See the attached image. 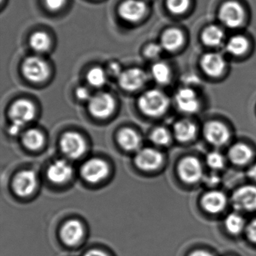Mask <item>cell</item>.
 I'll return each mask as SVG.
<instances>
[{"mask_svg": "<svg viewBox=\"0 0 256 256\" xmlns=\"http://www.w3.org/2000/svg\"><path fill=\"white\" fill-rule=\"evenodd\" d=\"M178 175L182 182L188 184H196L203 178L202 163L196 157H184L178 166Z\"/></svg>", "mask_w": 256, "mask_h": 256, "instance_id": "4", "label": "cell"}, {"mask_svg": "<svg viewBox=\"0 0 256 256\" xmlns=\"http://www.w3.org/2000/svg\"><path fill=\"white\" fill-rule=\"evenodd\" d=\"M22 72L26 80L32 83H42L48 78L49 67L47 62L36 56L26 58L22 65Z\"/></svg>", "mask_w": 256, "mask_h": 256, "instance_id": "3", "label": "cell"}, {"mask_svg": "<svg viewBox=\"0 0 256 256\" xmlns=\"http://www.w3.org/2000/svg\"><path fill=\"white\" fill-rule=\"evenodd\" d=\"M232 204L236 210H256V186L247 185L240 187L232 194Z\"/></svg>", "mask_w": 256, "mask_h": 256, "instance_id": "5", "label": "cell"}, {"mask_svg": "<svg viewBox=\"0 0 256 256\" xmlns=\"http://www.w3.org/2000/svg\"><path fill=\"white\" fill-rule=\"evenodd\" d=\"M67 0H44L46 7L50 11H58L65 6Z\"/></svg>", "mask_w": 256, "mask_h": 256, "instance_id": "35", "label": "cell"}, {"mask_svg": "<svg viewBox=\"0 0 256 256\" xmlns=\"http://www.w3.org/2000/svg\"><path fill=\"white\" fill-rule=\"evenodd\" d=\"M203 132L206 142L214 146H222L230 138V132L227 126L220 121L206 122L204 126Z\"/></svg>", "mask_w": 256, "mask_h": 256, "instance_id": "8", "label": "cell"}, {"mask_svg": "<svg viewBox=\"0 0 256 256\" xmlns=\"http://www.w3.org/2000/svg\"><path fill=\"white\" fill-rule=\"evenodd\" d=\"M227 202V197L222 192L214 190L204 194L200 204L206 212L216 214L222 212L224 209Z\"/></svg>", "mask_w": 256, "mask_h": 256, "instance_id": "16", "label": "cell"}, {"mask_svg": "<svg viewBox=\"0 0 256 256\" xmlns=\"http://www.w3.org/2000/svg\"><path fill=\"white\" fill-rule=\"evenodd\" d=\"M50 37L46 32L38 31L34 32L30 38V46L31 48L38 53L47 52L50 48Z\"/></svg>", "mask_w": 256, "mask_h": 256, "instance_id": "24", "label": "cell"}, {"mask_svg": "<svg viewBox=\"0 0 256 256\" xmlns=\"http://www.w3.org/2000/svg\"><path fill=\"white\" fill-rule=\"evenodd\" d=\"M118 142L126 150H137L142 144V138L134 130L126 128L121 130L118 134Z\"/></svg>", "mask_w": 256, "mask_h": 256, "instance_id": "22", "label": "cell"}, {"mask_svg": "<svg viewBox=\"0 0 256 256\" xmlns=\"http://www.w3.org/2000/svg\"><path fill=\"white\" fill-rule=\"evenodd\" d=\"M246 230L247 238L248 240L256 244V218L248 223Z\"/></svg>", "mask_w": 256, "mask_h": 256, "instance_id": "36", "label": "cell"}, {"mask_svg": "<svg viewBox=\"0 0 256 256\" xmlns=\"http://www.w3.org/2000/svg\"><path fill=\"white\" fill-rule=\"evenodd\" d=\"M84 256H108L104 252L98 250H92L88 252Z\"/></svg>", "mask_w": 256, "mask_h": 256, "instance_id": "39", "label": "cell"}, {"mask_svg": "<svg viewBox=\"0 0 256 256\" xmlns=\"http://www.w3.org/2000/svg\"><path fill=\"white\" fill-rule=\"evenodd\" d=\"M206 162L208 166L210 168L214 169V170H220L224 166V158L221 154L220 152H211L208 154L206 157Z\"/></svg>", "mask_w": 256, "mask_h": 256, "instance_id": "32", "label": "cell"}, {"mask_svg": "<svg viewBox=\"0 0 256 256\" xmlns=\"http://www.w3.org/2000/svg\"><path fill=\"white\" fill-rule=\"evenodd\" d=\"M188 256H212L210 253L204 250H196L193 252Z\"/></svg>", "mask_w": 256, "mask_h": 256, "instance_id": "41", "label": "cell"}, {"mask_svg": "<svg viewBox=\"0 0 256 256\" xmlns=\"http://www.w3.org/2000/svg\"><path fill=\"white\" fill-rule=\"evenodd\" d=\"M202 66L206 74L211 77H218L222 73L226 64L221 55L208 54L202 60Z\"/></svg>", "mask_w": 256, "mask_h": 256, "instance_id": "19", "label": "cell"}, {"mask_svg": "<svg viewBox=\"0 0 256 256\" xmlns=\"http://www.w3.org/2000/svg\"><path fill=\"white\" fill-rule=\"evenodd\" d=\"M36 186V174L34 170H31L19 172L13 181L14 192L22 197H26L32 194L35 191Z\"/></svg>", "mask_w": 256, "mask_h": 256, "instance_id": "14", "label": "cell"}, {"mask_svg": "<svg viewBox=\"0 0 256 256\" xmlns=\"http://www.w3.org/2000/svg\"><path fill=\"white\" fill-rule=\"evenodd\" d=\"M220 18L228 28H238L244 22V10L238 2L234 1L226 2L220 8Z\"/></svg>", "mask_w": 256, "mask_h": 256, "instance_id": "11", "label": "cell"}, {"mask_svg": "<svg viewBox=\"0 0 256 256\" xmlns=\"http://www.w3.org/2000/svg\"><path fill=\"white\" fill-rule=\"evenodd\" d=\"M248 176L253 180L256 181V164L250 168L248 170Z\"/></svg>", "mask_w": 256, "mask_h": 256, "instance_id": "42", "label": "cell"}, {"mask_svg": "<svg viewBox=\"0 0 256 256\" xmlns=\"http://www.w3.org/2000/svg\"><path fill=\"white\" fill-rule=\"evenodd\" d=\"M224 227L230 234L238 235L244 230L245 221L239 214L232 212L228 215L224 220Z\"/></svg>", "mask_w": 256, "mask_h": 256, "instance_id": "27", "label": "cell"}, {"mask_svg": "<svg viewBox=\"0 0 256 256\" xmlns=\"http://www.w3.org/2000/svg\"><path fill=\"white\" fill-rule=\"evenodd\" d=\"M122 72L120 65L118 62H113L109 64L108 73L112 77L119 78Z\"/></svg>", "mask_w": 256, "mask_h": 256, "instance_id": "37", "label": "cell"}, {"mask_svg": "<svg viewBox=\"0 0 256 256\" xmlns=\"http://www.w3.org/2000/svg\"><path fill=\"white\" fill-rule=\"evenodd\" d=\"M61 238L68 246H74L78 244L84 235V228L78 220H73L66 222L61 229Z\"/></svg>", "mask_w": 256, "mask_h": 256, "instance_id": "17", "label": "cell"}, {"mask_svg": "<svg viewBox=\"0 0 256 256\" xmlns=\"http://www.w3.org/2000/svg\"><path fill=\"white\" fill-rule=\"evenodd\" d=\"M205 181H206V184H209V185H214V184H218V181H220V178L216 176V175H211V176H208V178L205 179Z\"/></svg>", "mask_w": 256, "mask_h": 256, "instance_id": "40", "label": "cell"}, {"mask_svg": "<svg viewBox=\"0 0 256 256\" xmlns=\"http://www.w3.org/2000/svg\"><path fill=\"white\" fill-rule=\"evenodd\" d=\"M36 107L32 102L19 100L13 103L10 110L12 125L8 132L11 136H17L22 128L32 120L36 116Z\"/></svg>", "mask_w": 256, "mask_h": 256, "instance_id": "1", "label": "cell"}, {"mask_svg": "<svg viewBox=\"0 0 256 256\" xmlns=\"http://www.w3.org/2000/svg\"><path fill=\"white\" fill-rule=\"evenodd\" d=\"M71 164L64 160H56L48 169V178L54 184H64L72 176Z\"/></svg>", "mask_w": 256, "mask_h": 256, "instance_id": "18", "label": "cell"}, {"mask_svg": "<svg viewBox=\"0 0 256 256\" xmlns=\"http://www.w3.org/2000/svg\"><path fill=\"white\" fill-rule=\"evenodd\" d=\"M146 12V4L142 0H125L118 8L121 18L130 23L139 22Z\"/></svg>", "mask_w": 256, "mask_h": 256, "instance_id": "10", "label": "cell"}, {"mask_svg": "<svg viewBox=\"0 0 256 256\" xmlns=\"http://www.w3.org/2000/svg\"><path fill=\"white\" fill-rule=\"evenodd\" d=\"M162 47V46L157 44H150L146 46L144 50V54L146 58L150 59H154V58H158L161 54Z\"/></svg>", "mask_w": 256, "mask_h": 256, "instance_id": "34", "label": "cell"}, {"mask_svg": "<svg viewBox=\"0 0 256 256\" xmlns=\"http://www.w3.org/2000/svg\"><path fill=\"white\" fill-rule=\"evenodd\" d=\"M175 102L178 108L186 114H194L200 107L197 94L190 88L179 90L175 96Z\"/></svg>", "mask_w": 256, "mask_h": 256, "instance_id": "15", "label": "cell"}, {"mask_svg": "<svg viewBox=\"0 0 256 256\" xmlns=\"http://www.w3.org/2000/svg\"><path fill=\"white\" fill-rule=\"evenodd\" d=\"M76 96L79 100L82 101H90L91 98V94L88 89L84 86H80V88H78L76 90Z\"/></svg>", "mask_w": 256, "mask_h": 256, "instance_id": "38", "label": "cell"}, {"mask_svg": "<svg viewBox=\"0 0 256 256\" xmlns=\"http://www.w3.org/2000/svg\"><path fill=\"white\" fill-rule=\"evenodd\" d=\"M253 152L248 145L236 143L230 146L228 151L229 160L236 166H244L252 158Z\"/></svg>", "mask_w": 256, "mask_h": 256, "instance_id": "21", "label": "cell"}, {"mask_svg": "<svg viewBox=\"0 0 256 256\" xmlns=\"http://www.w3.org/2000/svg\"><path fill=\"white\" fill-rule=\"evenodd\" d=\"M151 74L154 80L160 84H166L170 80V68L164 62H156L151 68Z\"/></svg>", "mask_w": 256, "mask_h": 256, "instance_id": "29", "label": "cell"}, {"mask_svg": "<svg viewBox=\"0 0 256 256\" xmlns=\"http://www.w3.org/2000/svg\"><path fill=\"white\" fill-rule=\"evenodd\" d=\"M184 40L182 32L179 30L172 28L164 31L162 36L161 46L168 52H174L182 46Z\"/></svg>", "mask_w": 256, "mask_h": 256, "instance_id": "23", "label": "cell"}, {"mask_svg": "<svg viewBox=\"0 0 256 256\" xmlns=\"http://www.w3.org/2000/svg\"><path fill=\"white\" fill-rule=\"evenodd\" d=\"M86 80L94 88H102L107 82V73L100 67H94L86 74Z\"/></svg>", "mask_w": 256, "mask_h": 256, "instance_id": "28", "label": "cell"}, {"mask_svg": "<svg viewBox=\"0 0 256 256\" xmlns=\"http://www.w3.org/2000/svg\"><path fill=\"white\" fill-rule=\"evenodd\" d=\"M248 42L240 36L232 37L227 44V50L229 53L236 56L245 53L248 48Z\"/></svg>", "mask_w": 256, "mask_h": 256, "instance_id": "30", "label": "cell"}, {"mask_svg": "<svg viewBox=\"0 0 256 256\" xmlns=\"http://www.w3.org/2000/svg\"><path fill=\"white\" fill-rule=\"evenodd\" d=\"M88 102L90 112L100 119L107 118L115 109L114 98L107 92H98L92 96Z\"/></svg>", "mask_w": 256, "mask_h": 256, "instance_id": "6", "label": "cell"}, {"mask_svg": "<svg viewBox=\"0 0 256 256\" xmlns=\"http://www.w3.org/2000/svg\"><path fill=\"white\" fill-rule=\"evenodd\" d=\"M190 5V0H167L169 11L174 14H179L185 12Z\"/></svg>", "mask_w": 256, "mask_h": 256, "instance_id": "33", "label": "cell"}, {"mask_svg": "<svg viewBox=\"0 0 256 256\" xmlns=\"http://www.w3.org/2000/svg\"><path fill=\"white\" fill-rule=\"evenodd\" d=\"M138 106L140 110L146 116H161L168 108L169 100L162 91L150 90L140 96Z\"/></svg>", "mask_w": 256, "mask_h": 256, "instance_id": "2", "label": "cell"}, {"mask_svg": "<svg viewBox=\"0 0 256 256\" xmlns=\"http://www.w3.org/2000/svg\"><path fill=\"white\" fill-rule=\"evenodd\" d=\"M134 162L142 170H154L162 164L163 156L154 148H144L138 152Z\"/></svg>", "mask_w": 256, "mask_h": 256, "instance_id": "13", "label": "cell"}, {"mask_svg": "<svg viewBox=\"0 0 256 256\" xmlns=\"http://www.w3.org/2000/svg\"><path fill=\"white\" fill-rule=\"evenodd\" d=\"M174 136L178 142L182 143L191 142L197 134V127L188 120L178 121L174 126Z\"/></svg>", "mask_w": 256, "mask_h": 256, "instance_id": "20", "label": "cell"}, {"mask_svg": "<svg viewBox=\"0 0 256 256\" xmlns=\"http://www.w3.org/2000/svg\"><path fill=\"white\" fill-rule=\"evenodd\" d=\"M224 38V34L216 26H208L202 34V40L206 46L216 47L220 46Z\"/></svg>", "mask_w": 256, "mask_h": 256, "instance_id": "26", "label": "cell"}, {"mask_svg": "<svg viewBox=\"0 0 256 256\" xmlns=\"http://www.w3.org/2000/svg\"><path fill=\"white\" fill-rule=\"evenodd\" d=\"M62 152L68 158L76 160L80 158L86 150L84 139L78 133L68 132L62 136L60 140Z\"/></svg>", "mask_w": 256, "mask_h": 256, "instance_id": "7", "label": "cell"}, {"mask_svg": "<svg viewBox=\"0 0 256 256\" xmlns=\"http://www.w3.org/2000/svg\"><path fill=\"white\" fill-rule=\"evenodd\" d=\"M150 139L155 144L164 146L170 142V134L166 128L158 127L151 133Z\"/></svg>", "mask_w": 256, "mask_h": 256, "instance_id": "31", "label": "cell"}, {"mask_svg": "<svg viewBox=\"0 0 256 256\" xmlns=\"http://www.w3.org/2000/svg\"><path fill=\"white\" fill-rule=\"evenodd\" d=\"M82 175L88 182L96 184L104 180L108 174L107 163L100 158L88 160L82 168Z\"/></svg>", "mask_w": 256, "mask_h": 256, "instance_id": "9", "label": "cell"}, {"mask_svg": "<svg viewBox=\"0 0 256 256\" xmlns=\"http://www.w3.org/2000/svg\"><path fill=\"white\" fill-rule=\"evenodd\" d=\"M148 76L140 68H132L122 71L118 78L120 86L128 91H136L140 89L146 83Z\"/></svg>", "mask_w": 256, "mask_h": 256, "instance_id": "12", "label": "cell"}, {"mask_svg": "<svg viewBox=\"0 0 256 256\" xmlns=\"http://www.w3.org/2000/svg\"><path fill=\"white\" fill-rule=\"evenodd\" d=\"M22 140L26 148L32 150H36L42 146L44 139L41 132L35 128H31L24 134Z\"/></svg>", "mask_w": 256, "mask_h": 256, "instance_id": "25", "label": "cell"}]
</instances>
